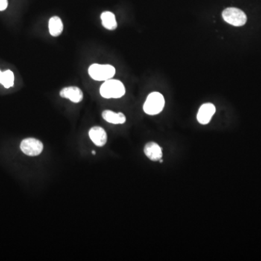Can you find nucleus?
Here are the masks:
<instances>
[{
	"label": "nucleus",
	"instance_id": "1",
	"mask_svg": "<svg viewBox=\"0 0 261 261\" xmlns=\"http://www.w3.org/2000/svg\"><path fill=\"white\" fill-rule=\"evenodd\" d=\"M100 92L104 98H121L125 95L126 89L122 82L110 78L103 83Z\"/></svg>",
	"mask_w": 261,
	"mask_h": 261
},
{
	"label": "nucleus",
	"instance_id": "2",
	"mask_svg": "<svg viewBox=\"0 0 261 261\" xmlns=\"http://www.w3.org/2000/svg\"><path fill=\"white\" fill-rule=\"evenodd\" d=\"M165 100L163 95L159 92H153L148 95L144 104V111L150 115L159 114L163 110Z\"/></svg>",
	"mask_w": 261,
	"mask_h": 261
},
{
	"label": "nucleus",
	"instance_id": "3",
	"mask_svg": "<svg viewBox=\"0 0 261 261\" xmlns=\"http://www.w3.org/2000/svg\"><path fill=\"white\" fill-rule=\"evenodd\" d=\"M89 74L95 81H105L114 77L115 68L110 65L93 64L89 68Z\"/></svg>",
	"mask_w": 261,
	"mask_h": 261
},
{
	"label": "nucleus",
	"instance_id": "4",
	"mask_svg": "<svg viewBox=\"0 0 261 261\" xmlns=\"http://www.w3.org/2000/svg\"><path fill=\"white\" fill-rule=\"evenodd\" d=\"M222 17L226 22L234 26H242L247 22V16L240 9L229 7L223 11Z\"/></svg>",
	"mask_w": 261,
	"mask_h": 261
},
{
	"label": "nucleus",
	"instance_id": "5",
	"mask_svg": "<svg viewBox=\"0 0 261 261\" xmlns=\"http://www.w3.org/2000/svg\"><path fill=\"white\" fill-rule=\"evenodd\" d=\"M44 146L40 140L34 138H27L24 139L21 143V150L26 156H39L43 151Z\"/></svg>",
	"mask_w": 261,
	"mask_h": 261
},
{
	"label": "nucleus",
	"instance_id": "6",
	"mask_svg": "<svg viewBox=\"0 0 261 261\" xmlns=\"http://www.w3.org/2000/svg\"><path fill=\"white\" fill-rule=\"evenodd\" d=\"M215 113V107L212 103L203 104L199 109L197 118L198 122L203 125L209 124L211 121L212 117Z\"/></svg>",
	"mask_w": 261,
	"mask_h": 261
},
{
	"label": "nucleus",
	"instance_id": "7",
	"mask_svg": "<svg viewBox=\"0 0 261 261\" xmlns=\"http://www.w3.org/2000/svg\"><path fill=\"white\" fill-rule=\"evenodd\" d=\"M89 136L91 140L96 146H104L107 142V133L102 127H94L91 128L89 131Z\"/></svg>",
	"mask_w": 261,
	"mask_h": 261
},
{
	"label": "nucleus",
	"instance_id": "8",
	"mask_svg": "<svg viewBox=\"0 0 261 261\" xmlns=\"http://www.w3.org/2000/svg\"><path fill=\"white\" fill-rule=\"evenodd\" d=\"M61 98L68 99L73 103H78L82 101L83 98V92L77 86H68L63 88L60 92Z\"/></svg>",
	"mask_w": 261,
	"mask_h": 261
},
{
	"label": "nucleus",
	"instance_id": "9",
	"mask_svg": "<svg viewBox=\"0 0 261 261\" xmlns=\"http://www.w3.org/2000/svg\"><path fill=\"white\" fill-rule=\"evenodd\" d=\"M145 156L153 161H159L163 157L161 147L156 142H149L144 148Z\"/></svg>",
	"mask_w": 261,
	"mask_h": 261
},
{
	"label": "nucleus",
	"instance_id": "10",
	"mask_svg": "<svg viewBox=\"0 0 261 261\" xmlns=\"http://www.w3.org/2000/svg\"><path fill=\"white\" fill-rule=\"evenodd\" d=\"M103 119L110 124H123L127 121L125 115L122 113H115L111 110H104L102 113Z\"/></svg>",
	"mask_w": 261,
	"mask_h": 261
},
{
	"label": "nucleus",
	"instance_id": "11",
	"mask_svg": "<svg viewBox=\"0 0 261 261\" xmlns=\"http://www.w3.org/2000/svg\"><path fill=\"white\" fill-rule=\"evenodd\" d=\"M101 20L102 24L106 29L110 30V31L116 29L118 26L116 18H115V15L111 12H103L101 15Z\"/></svg>",
	"mask_w": 261,
	"mask_h": 261
},
{
	"label": "nucleus",
	"instance_id": "12",
	"mask_svg": "<svg viewBox=\"0 0 261 261\" xmlns=\"http://www.w3.org/2000/svg\"><path fill=\"white\" fill-rule=\"evenodd\" d=\"M50 33L54 37L60 36L63 31V24L59 17L53 16L49 21Z\"/></svg>",
	"mask_w": 261,
	"mask_h": 261
},
{
	"label": "nucleus",
	"instance_id": "13",
	"mask_svg": "<svg viewBox=\"0 0 261 261\" xmlns=\"http://www.w3.org/2000/svg\"><path fill=\"white\" fill-rule=\"evenodd\" d=\"M14 74L10 70L2 71H0V83L6 89L12 87L14 85Z\"/></svg>",
	"mask_w": 261,
	"mask_h": 261
},
{
	"label": "nucleus",
	"instance_id": "14",
	"mask_svg": "<svg viewBox=\"0 0 261 261\" xmlns=\"http://www.w3.org/2000/svg\"><path fill=\"white\" fill-rule=\"evenodd\" d=\"M7 0H0V11L6 10L7 7Z\"/></svg>",
	"mask_w": 261,
	"mask_h": 261
},
{
	"label": "nucleus",
	"instance_id": "15",
	"mask_svg": "<svg viewBox=\"0 0 261 261\" xmlns=\"http://www.w3.org/2000/svg\"><path fill=\"white\" fill-rule=\"evenodd\" d=\"M92 154H93L94 156H95V155H96V152H95V151H92Z\"/></svg>",
	"mask_w": 261,
	"mask_h": 261
}]
</instances>
